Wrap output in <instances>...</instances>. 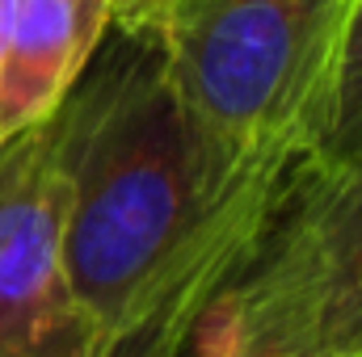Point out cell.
<instances>
[{
    "label": "cell",
    "mask_w": 362,
    "mask_h": 357,
    "mask_svg": "<svg viewBox=\"0 0 362 357\" xmlns=\"http://www.w3.org/2000/svg\"><path fill=\"white\" fill-rule=\"evenodd\" d=\"M47 126L97 357H181L253 257L286 173L232 160L181 105L156 38L122 17Z\"/></svg>",
    "instance_id": "1"
},
{
    "label": "cell",
    "mask_w": 362,
    "mask_h": 357,
    "mask_svg": "<svg viewBox=\"0 0 362 357\" xmlns=\"http://www.w3.org/2000/svg\"><path fill=\"white\" fill-rule=\"evenodd\" d=\"M144 25L189 118L240 164L312 156L350 0H118Z\"/></svg>",
    "instance_id": "2"
},
{
    "label": "cell",
    "mask_w": 362,
    "mask_h": 357,
    "mask_svg": "<svg viewBox=\"0 0 362 357\" xmlns=\"http://www.w3.org/2000/svg\"><path fill=\"white\" fill-rule=\"evenodd\" d=\"M228 298L291 353L362 357V160L286 173Z\"/></svg>",
    "instance_id": "3"
},
{
    "label": "cell",
    "mask_w": 362,
    "mask_h": 357,
    "mask_svg": "<svg viewBox=\"0 0 362 357\" xmlns=\"http://www.w3.org/2000/svg\"><path fill=\"white\" fill-rule=\"evenodd\" d=\"M0 357H97L64 261V185L47 122L0 139Z\"/></svg>",
    "instance_id": "4"
},
{
    "label": "cell",
    "mask_w": 362,
    "mask_h": 357,
    "mask_svg": "<svg viewBox=\"0 0 362 357\" xmlns=\"http://www.w3.org/2000/svg\"><path fill=\"white\" fill-rule=\"evenodd\" d=\"M118 0H17L0 55V139L47 122L114 25Z\"/></svg>",
    "instance_id": "5"
},
{
    "label": "cell",
    "mask_w": 362,
    "mask_h": 357,
    "mask_svg": "<svg viewBox=\"0 0 362 357\" xmlns=\"http://www.w3.org/2000/svg\"><path fill=\"white\" fill-rule=\"evenodd\" d=\"M308 160L316 164H358L362 160V0H350L320 131H316Z\"/></svg>",
    "instance_id": "6"
},
{
    "label": "cell",
    "mask_w": 362,
    "mask_h": 357,
    "mask_svg": "<svg viewBox=\"0 0 362 357\" xmlns=\"http://www.w3.org/2000/svg\"><path fill=\"white\" fill-rule=\"evenodd\" d=\"M181 357H299L286 345H278L274 337L257 332L223 294L219 303H211V311L198 320L189 345Z\"/></svg>",
    "instance_id": "7"
},
{
    "label": "cell",
    "mask_w": 362,
    "mask_h": 357,
    "mask_svg": "<svg viewBox=\"0 0 362 357\" xmlns=\"http://www.w3.org/2000/svg\"><path fill=\"white\" fill-rule=\"evenodd\" d=\"M13 13H17V0H0V55H4V38H8Z\"/></svg>",
    "instance_id": "8"
}]
</instances>
